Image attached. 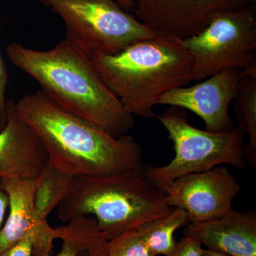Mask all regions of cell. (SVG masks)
I'll return each instance as SVG.
<instances>
[{"label":"cell","mask_w":256,"mask_h":256,"mask_svg":"<svg viewBox=\"0 0 256 256\" xmlns=\"http://www.w3.org/2000/svg\"><path fill=\"white\" fill-rule=\"evenodd\" d=\"M18 116L34 130L48 162L74 176H112L141 166L142 148L128 134L114 137L58 105L43 90L16 102Z\"/></svg>","instance_id":"6da1fadb"},{"label":"cell","mask_w":256,"mask_h":256,"mask_svg":"<svg viewBox=\"0 0 256 256\" xmlns=\"http://www.w3.org/2000/svg\"><path fill=\"white\" fill-rule=\"evenodd\" d=\"M6 54L15 66L36 80L41 90L66 110L114 137L128 134L134 127V116L106 85L92 58L66 40L48 50L14 42Z\"/></svg>","instance_id":"7a4b0ae2"},{"label":"cell","mask_w":256,"mask_h":256,"mask_svg":"<svg viewBox=\"0 0 256 256\" xmlns=\"http://www.w3.org/2000/svg\"><path fill=\"white\" fill-rule=\"evenodd\" d=\"M92 63L128 114L156 118L160 98L193 80L194 60L182 40L156 34L117 54H98Z\"/></svg>","instance_id":"3957f363"},{"label":"cell","mask_w":256,"mask_h":256,"mask_svg":"<svg viewBox=\"0 0 256 256\" xmlns=\"http://www.w3.org/2000/svg\"><path fill=\"white\" fill-rule=\"evenodd\" d=\"M174 208L152 182L146 164L112 176H76L72 192L60 204L58 216L68 222L76 216H92L108 240L164 216Z\"/></svg>","instance_id":"277c9868"},{"label":"cell","mask_w":256,"mask_h":256,"mask_svg":"<svg viewBox=\"0 0 256 256\" xmlns=\"http://www.w3.org/2000/svg\"><path fill=\"white\" fill-rule=\"evenodd\" d=\"M156 118L168 132L175 152L174 158L164 166L146 164L148 178L158 188L183 175L204 172L222 165L245 166V133L238 127L220 132L202 130L188 124L175 107Z\"/></svg>","instance_id":"5b68a950"},{"label":"cell","mask_w":256,"mask_h":256,"mask_svg":"<svg viewBox=\"0 0 256 256\" xmlns=\"http://www.w3.org/2000/svg\"><path fill=\"white\" fill-rule=\"evenodd\" d=\"M65 23L66 40L92 58L117 54L156 34L116 0H40Z\"/></svg>","instance_id":"8992f818"},{"label":"cell","mask_w":256,"mask_h":256,"mask_svg":"<svg viewBox=\"0 0 256 256\" xmlns=\"http://www.w3.org/2000/svg\"><path fill=\"white\" fill-rule=\"evenodd\" d=\"M182 41L194 60L193 80L256 66V4L218 12L203 31Z\"/></svg>","instance_id":"52a82bcc"},{"label":"cell","mask_w":256,"mask_h":256,"mask_svg":"<svg viewBox=\"0 0 256 256\" xmlns=\"http://www.w3.org/2000/svg\"><path fill=\"white\" fill-rule=\"evenodd\" d=\"M168 204L184 210L190 223L206 222L233 210L232 203L240 186L226 166L191 173L162 186Z\"/></svg>","instance_id":"ba28073f"},{"label":"cell","mask_w":256,"mask_h":256,"mask_svg":"<svg viewBox=\"0 0 256 256\" xmlns=\"http://www.w3.org/2000/svg\"><path fill=\"white\" fill-rule=\"evenodd\" d=\"M136 18L156 34L181 40L198 34L220 12L239 9L250 0H132Z\"/></svg>","instance_id":"9c48e42d"},{"label":"cell","mask_w":256,"mask_h":256,"mask_svg":"<svg viewBox=\"0 0 256 256\" xmlns=\"http://www.w3.org/2000/svg\"><path fill=\"white\" fill-rule=\"evenodd\" d=\"M240 72L227 68L192 86L176 88L162 96L158 105L192 111L210 132L228 131L234 128L229 107L236 95Z\"/></svg>","instance_id":"30bf717a"},{"label":"cell","mask_w":256,"mask_h":256,"mask_svg":"<svg viewBox=\"0 0 256 256\" xmlns=\"http://www.w3.org/2000/svg\"><path fill=\"white\" fill-rule=\"evenodd\" d=\"M2 184L9 197V208L0 230V254L28 238L32 244L33 256L50 255L58 232L37 213L34 204L37 180L2 178Z\"/></svg>","instance_id":"8fae6325"},{"label":"cell","mask_w":256,"mask_h":256,"mask_svg":"<svg viewBox=\"0 0 256 256\" xmlns=\"http://www.w3.org/2000/svg\"><path fill=\"white\" fill-rule=\"evenodd\" d=\"M6 124L0 131V178L36 180L48 154L36 132L18 116L16 102L6 101Z\"/></svg>","instance_id":"7c38bea8"},{"label":"cell","mask_w":256,"mask_h":256,"mask_svg":"<svg viewBox=\"0 0 256 256\" xmlns=\"http://www.w3.org/2000/svg\"><path fill=\"white\" fill-rule=\"evenodd\" d=\"M183 234L210 250L230 256H256V215L252 210H233L216 220L190 223Z\"/></svg>","instance_id":"4fadbf2b"},{"label":"cell","mask_w":256,"mask_h":256,"mask_svg":"<svg viewBox=\"0 0 256 256\" xmlns=\"http://www.w3.org/2000/svg\"><path fill=\"white\" fill-rule=\"evenodd\" d=\"M56 229L62 244L60 252L54 256H108V240L100 233L95 218L76 216L67 225Z\"/></svg>","instance_id":"5bb4252c"},{"label":"cell","mask_w":256,"mask_h":256,"mask_svg":"<svg viewBox=\"0 0 256 256\" xmlns=\"http://www.w3.org/2000/svg\"><path fill=\"white\" fill-rule=\"evenodd\" d=\"M234 110L238 126L249 136L246 158L252 168L256 166V66L242 70L236 95Z\"/></svg>","instance_id":"9a60e30c"},{"label":"cell","mask_w":256,"mask_h":256,"mask_svg":"<svg viewBox=\"0 0 256 256\" xmlns=\"http://www.w3.org/2000/svg\"><path fill=\"white\" fill-rule=\"evenodd\" d=\"M76 176L48 162L37 180L34 204L42 220H47L52 210L68 196Z\"/></svg>","instance_id":"2e32d148"},{"label":"cell","mask_w":256,"mask_h":256,"mask_svg":"<svg viewBox=\"0 0 256 256\" xmlns=\"http://www.w3.org/2000/svg\"><path fill=\"white\" fill-rule=\"evenodd\" d=\"M190 223L188 214L175 207L169 214L150 220L138 227L137 230L154 256H169L178 244L175 232Z\"/></svg>","instance_id":"e0dca14e"},{"label":"cell","mask_w":256,"mask_h":256,"mask_svg":"<svg viewBox=\"0 0 256 256\" xmlns=\"http://www.w3.org/2000/svg\"><path fill=\"white\" fill-rule=\"evenodd\" d=\"M108 256H156L137 229L128 230L108 240Z\"/></svg>","instance_id":"ac0fdd59"},{"label":"cell","mask_w":256,"mask_h":256,"mask_svg":"<svg viewBox=\"0 0 256 256\" xmlns=\"http://www.w3.org/2000/svg\"><path fill=\"white\" fill-rule=\"evenodd\" d=\"M8 84H9V75H8V68L0 52V131L4 129L6 124V106L8 100L5 98V95H6Z\"/></svg>","instance_id":"d6986e66"},{"label":"cell","mask_w":256,"mask_h":256,"mask_svg":"<svg viewBox=\"0 0 256 256\" xmlns=\"http://www.w3.org/2000/svg\"><path fill=\"white\" fill-rule=\"evenodd\" d=\"M203 250L200 242L190 237L184 236L178 242L174 252L169 256H202Z\"/></svg>","instance_id":"ffe728a7"},{"label":"cell","mask_w":256,"mask_h":256,"mask_svg":"<svg viewBox=\"0 0 256 256\" xmlns=\"http://www.w3.org/2000/svg\"><path fill=\"white\" fill-rule=\"evenodd\" d=\"M32 252L33 248L31 240L26 238L2 252L0 256H33Z\"/></svg>","instance_id":"44dd1931"},{"label":"cell","mask_w":256,"mask_h":256,"mask_svg":"<svg viewBox=\"0 0 256 256\" xmlns=\"http://www.w3.org/2000/svg\"><path fill=\"white\" fill-rule=\"evenodd\" d=\"M8 208H9V197L3 188L2 178H0V230L4 225Z\"/></svg>","instance_id":"7402d4cb"},{"label":"cell","mask_w":256,"mask_h":256,"mask_svg":"<svg viewBox=\"0 0 256 256\" xmlns=\"http://www.w3.org/2000/svg\"><path fill=\"white\" fill-rule=\"evenodd\" d=\"M126 11H132L134 8L132 0H116Z\"/></svg>","instance_id":"603a6c76"},{"label":"cell","mask_w":256,"mask_h":256,"mask_svg":"<svg viewBox=\"0 0 256 256\" xmlns=\"http://www.w3.org/2000/svg\"><path fill=\"white\" fill-rule=\"evenodd\" d=\"M202 256H230L224 252H216L210 249H204Z\"/></svg>","instance_id":"cb8c5ba5"},{"label":"cell","mask_w":256,"mask_h":256,"mask_svg":"<svg viewBox=\"0 0 256 256\" xmlns=\"http://www.w3.org/2000/svg\"><path fill=\"white\" fill-rule=\"evenodd\" d=\"M250 2L252 3V4H256V0H250Z\"/></svg>","instance_id":"d4e9b609"}]
</instances>
